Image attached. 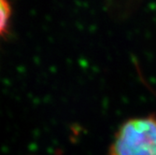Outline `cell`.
Instances as JSON below:
<instances>
[{"label":"cell","instance_id":"7a4b0ae2","mask_svg":"<svg viewBox=\"0 0 156 155\" xmlns=\"http://www.w3.org/2000/svg\"><path fill=\"white\" fill-rule=\"evenodd\" d=\"M11 17V9L8 0H0V37L9 29Z\"/></svg>","mask_w":156,"mask_h":155},{"label":"cell","instance_id":"6da1fadb","mask_svg":"<svg viewBox=\"0 0 156 155\" xmlns=\"http://www.w3.org/2000/svg\"><path fill=\"white\" fill-rule=\"evenodd\" d=\"M110 155H156V117L125 122L113 139Z\"/></svg>","mask_w":156,"mask_h":155}]
</instances>
